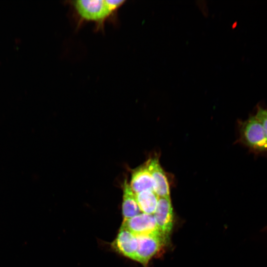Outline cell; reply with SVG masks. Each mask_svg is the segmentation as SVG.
I'll return each instance as SVG.
<instances>
[{"mask_svg": "<svg viewBox=\"0 0 267 267\" xmlns=\"http://www.w3.org/2000/svg\"><path fill=\"white\" fill-rule=\"evenodd\" d=\"M126 0H78L70 1L78 21V26L85 22L95 24L97 30H103L105 23L113 18Z\"/></svg>", "mask_w": 267, "mask_h": 267, "instance_id": "cell-1", "label": "cell"}, {"mask_svg": "<svg viewBox=\"0 0 267 267\" xmlns=\"http://www.w3.org/2000/svg\"><path fill=\"white\" fill-rule=\"evenodd\" d=\"M239 124V141L255 153H267V139L256 116H251Z\"/></svg>", "mask_w": 267, "mask_h": 267, "instance_id": "cell-2", "label": "cell"}, {"mask_svg": "<svg viewBox=\"0 0 267 267\" xmlns=\"http://www.w3.org/2000/svg\"><path fill=\"white\" fill-rule=\"evenodd\" d=\"M136 236L137 247L134 260L144 266L158 252L168 238L161 232Z\"/></svg>", "mask_w": 267, "mask_h": 267, "instance_id": "cell-3", "label": "cell"}, {"mask_svg": "<svg viewBox=\"0 0 267 267\" xmlns=\"http://www.w3.org/2000/svg\"><path fill=\"white\" fill-rule=\"evenodd\" d=\"M122 226L135 236L161 232L157 225L154 215L143 213L124 220Z\"/></svg>", "mask_w": 267, "mask_h": 267, "instance_id": "cell-4", "label": "cell"}, {"mask_svg": "<svg viewBox=\"0 0 267 267\" xmlns=\"http://www.w3.org/2000/svg\"><path fill=\"white\" fill-rule=\"evenodd\" d=\"M154 182V191L160 197H170V183L166 173L161 167L159 158L154 156L146 161Z\"/></svg>", "mask_w": 267, "mask_h": 267, "instance_id": "cell-5", "label": "cell"}, {"mask_svg": "<svg viewBox=\"0 0 267 267\" xmlns=\"http://www.w3.org/2000/svg\"><path fill=\"white\" fill-rule=\"evenodd\" d=\"M159 230L168 236L173 227V212L170 197H159L153 214Z\"/></svg>", "mask_w": 267, "mask_h": 267, "instance_id": "cell-6", "label": "cell"}, {"mask_svg": "<svg viewBox=\"0 0 267 267\" xmlns=\"http://www.w3.org/2000/svg\"><path fill=\"white\" fill-rule=\"evenodd\" d=\"M112 246L119 253L134 260L137 247L136 236L121 226Z\"/></svg>", "mask_w": 267, "mask_h": 267, "instance_id": "cell-7", "label": "cell"}, {"mask_svg": "<svg viewBox=\"0 0 267 267\" xmlns=\"http://www.w3.org/2000/svg\"><path fill=\"white\" fill-rule=\"evenodd\" d=\"M134 193L147 190L154 191V182L146 162L132 173L130 184Z\"/></svg>", "mask_w": 267, "mask_h": 267, "instance_id": "cell-8", "label": "cell"}, {"mask_svg": "<svg viewBox=\"0 0 267 267\" xmlns=\"http://www.w3.org/2000/svg\"><path fill=\"white\" fill-rule=\"evenodd\" d=\"M122 212L124 220L132 218L141 212L136 202L135 194L126 181L123 185Z\"/></svg>", "mask_w": 267, "mask_h": 267, "instance_id": "cell-9", "label": "cell"}, {"mask_svg": "<svg viewBox=\"0 0 267 267\" xmlns=\"http://www.w3.org/2000/svg\"><path fill=\"white\" fill-rule=\"evenodd\" d=\"M136 202L141 212L153 215L156 211L159 196L152 190L135 193Z\"/></svg>", "mask_w": 267, "mask_h": 267, "instance_id": "cell-10", "label": "cell"}, {"mask_svg": "<svg viewBox=\"0 0 267 267\" xmlns=\"http://www.w3.org/2000/svg\"><path fill=\"white\" fill-rule=\"evenodd\" d=\"M255 116L261 123L267 139V109L258 106Z\"/></svg>", "mask_w": 267, "mask_h": 267, "instance_id": "cell-11", "label": "cell"}]
</instances>
